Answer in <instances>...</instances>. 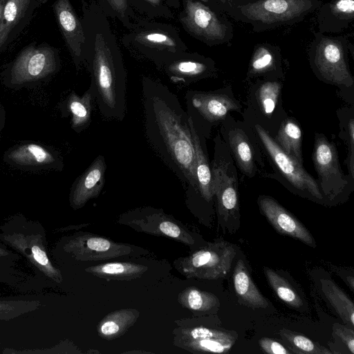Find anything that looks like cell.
Instances as JSON below:
<instances>
[{"instance_id": "cell-1", "label": "cell", "mask_w": 354, "mask_h": 354, "mask_svg": "<svg viewBox=\"0 0 354 354\" xmlns=\"http://www.w3.org/2000/svg\"><path fill=\"white\" fill-rule=\"evenodd\" d=\"M143 127L151 147L187 186H195V152L187 112L165 85L144 79Z\"/></svg>"}, {"instance_id": "cell-2", "label": "cell", "mask_w": 354, "mask_h": 354, "mask_svg": "<svg viewBox=\"0 0 354 354\" xmlns=\"http://www.w3.org/2000/svg\"><path fill=\"white\" fill-rule=\"evenodd\" d=\"M91 84L100 114L122 121L127 111L126 75L102 34H96L91 64Z\"/></svg>"}, {"instance_id": "cell-3", "label": "cell", "mask_w": 354, "mask_h": 354, "mask_svg": "<svg viewBox=\"0 0 354 354\" xmlns=\"http://www.w3.org/2000/svg\"><path fill=\"white\" fill-rule=\"evenodd\" d=\"M323 3L322 0H257L225 13L235 21L250 24L254 32H263L301 22Z\"/></svg>"}, {"instance_id": "cell-4", "label": "cell", "mask_w": 354, "mask_h": 354, "mask_svg": "<svg viewBox=\"0 0 354 354\" xmlns=\"http://www.w3.org/2000/svg\"><path fill=\"white\" fill-rule=\"evenodd\" d=\"M313 35L308 57L315 73L327 82L352 86L353 78L348 62V53L353 45L348 38L319 32Z\"/></svg>"}, {"instance_id": "cell-5", "label": "cell", "mask_w": 354, "mask_h": 354, "mask_svg": "<svg viewBox=\"0 0 354 354\" xmlns=\"http://www.w3.org/2000/svg\"><path fill=\"white\" fill-rule=\"evenodd\" d=\"M218 12L201 1L186 0L181 20L190 33L207 45L230 46L234 38V27Z\"/></svg>"}, {"instance_id": "cell-6", "label": "cell", "mask_w": 354, "mask_h": 354, "mask_svg": "<svg viewBox=\"0 0 354 354\" xmlns=\"http://www.w3.org/2000/svg\"><path fill=\"white\" fill-rule=\"evenodd\" d=\"M236 255L234 246L227 241L211 243L181 261V272L187 277L217 279L230 270Z\"/></svg>"}, {"instance_id": "cell-7", "label": "cell", "mask_w": 354, "mask_h": 354, "mask_svg": "<svg viewBox=\"0 0 354 354\" xmlns=\"http://www.w3.org/2000/svg\"><path fill=\"white\" fill-rule=\"evenodd\" d=\"M313 160L322 194L330 200L335 199L344 191L348 182L340 168L335 146L323 135L315 136Z\"/></svg>"}, {"instance_id": "cell-8", "label": "cell", "mask_w": 354, "mask_h": 354, "mask_svg": "<svg viewBox=\"0 0 354 354\" xmlns=\"http://www.w3.org/2000/svg\"><path fill=\"white\" fill-rule=\"evenodd\" d=\"M256 131L272 161L289 183L296 189L306 192L318 200L322 199L317 182L302 165L285 153L261 126L256 125Z\"/></svg>"}, {"instance_id": "cell-9", "label": "cell", "mask_w": 354, "mask_h": 354, "mask_svg": "<svg viewBox=\"0 0 354 354\" xmlns=\"http://www.w3.org/2000/svg\"><path fill=\"white\" fill-rule=\"evenodd\" d=\"M185 101L186 112L198 131L224 119L229 111L240 109L236 100L222 93L187 91Z\"/></svg>"}, {"instance_id": "cell-10", "label": "cell", "mask_w": 354, "mask_h": 354, "mask_svg": "<svg viewBox=\"0 0 354 354\" xmlns=\"http://www.w3.org/2000/svg\"><path fill=\"white\" fill-rule=\"evenodd\" d=\"M0 239L23 254L34 266L46 277L57 283L63 281L59 269L49 259L43 234L27 232H12L0 234Z\"/></svg>"}, {"instance_id": "cell-11", "label": "cell", "mask_w": 354, "mask_h": 354, "mask_svg": "<svg viewBox=\"0 0 354 354\" xmlns=\"http://www.w3.org/2000/svg\"><path fill=\"white\" fill-rule=\"evenodd\" d=\"M64 250L80 261H100L129 255L133 252L130 245L112 241L90 234L71 237Z\"/></svg>"}, {"instance_id": "cell-12", "label": "cell", "mask_w": 354, "mask_h": 354, "mask_svg": "<svg viewBox=\"0 0 354 354\" xmlns=\"http://www.w3.org/2000/svg\"><path fill=\"white\" fill-rule=\"evenodd\" d=\"M236 340L231 333L203 326L180 328L175 344L191 352L225 353Z\"/></svg>"}, {"instance_id": "cell-13", "label": "cell", "mask_w": 354, "mask_h": 354, "mask_svg": "<svg viewBox=\"0 0 354 354\" xmlns=\"http://www.w3.org/2000/svg\"><path fill=\"white\" fill-rule=\"evenodd\" d=\"M258 204L261 212L279 233L298 239L313 248L316 246L307 228L273 198L261 196Z\"/></svg>"}, {"instance_id": "cell-14", "label": "cell", "mask_w": 354, "mask_h": 354, "mask_svg": "<svg viewBox=\"0 0 354 354\" xmlns=\"http://www.w3.org/2000/svg\"><path fill=\"white\" fill-rule=\"evenodd\" d=\"M106 164L102 155L97 156L77 179L71 194L74 209L83 207L89 200L98 196L104 187Z\"/></svg>"}, {"instance_id": "cell-15", "label": "cell", "mask_w": 354, "mask_h": 354, "mask_svg": "<svg viewBox=\"0 0 354 354\" xmlns=\"http://www.w3.org/2000/svg\"><path fill=\"white\" fill-rule=\"evenodd\" d=\"M211 168L218 213L227 218L239 211L236 180L229 173L223 161L214 158Z\"/></svg>"}, {"instance_id": "cell-16", "label": "cell", "mask_w": 354, "mask_h": 354, "mask_svg": "<svg viewBox=\"0 0 354 354\" xmlns=\"http://www.w3.org/2000/svg\"><path fill=\"white\" fill-rule=\"evenodd\" d=\"M188 120L195 152L196 183L194 187L187 189V192L198 194L204 201L209 203L212 201L214 196L212 168L207 155L203 135L196 128L189 116Z\"/></svg>"}, {"instance_id": "cell-17", "label": "cell", "mask_w": 354, "mask_h": 354, "mask_svg": "<svg viewBox=\"0 0 354 354\" xmlns=\"http://www.w3.org/2000/svg\"><path fill=\"white\" fill-rule=\"evenodd\" d=\"M318 32L322 34L340 33L354 21V0H330L318 8Z\"/></svg>"}, {"instance_id": "cell-18", "label": "cell", "mask_w": 354, "mask_h": 354, "mask_svg": "<svg viewBox=\"0 0 354 354\" xmlns=\"http://www.w3.org/2000/svg\"><path fill=\"white\" fill-rule=\"evenodd\" d=\"M53 8L66 44L78 65L85 43L82 24L68 0H57Z\"/></svg>"}, {"instance_id": "cell-19", "label": "cell", "mask_w": 354, "mask_h": 354, "mask_svg": "<svg viewBox=\"0 0 354 354\" xmlns=\"http://www.w3.org/2000/svg\"><path fill=\"white\" fill-rule=\"evenodd\" d=\"M35 0H6L0 26V47L11 41L28 20Z\"/></svg>"}, {"instance_id": "cell-20", "label": "cell", "mask_w": 354, "mask_h": 354, "mask_svg": "<svg viewBox=\"0 0 354 354\" xmlns=\"http://www.w3.org/2000/svg\"><path fill=\"white\" fill-rule=\"evenodd\" d=\"M166 70L173 82L187 85L212 75L215 67L213 61L202 58L173 62L167 66Z\"/></svg>"}, {"instance_id": "cell-21", "label": "cell", "mask_w": 354, "mask_h": 354, "mask_svg": "<svg viewBox=\"0 0 354 354\" xmlns=\"http://www.w3.org/2000/svg\"><path fill=\"white\" fill-rule=\"evenodd\" d=\"M282 55L279 46L269 43L257 44L253 50L248 69V77L276 73L281 69Z\"/></svg>"}, {"instance_id": "cell-22", "label": "cell", "mask_w": 354, "mask_h": 354, "mask_svg": "<svg viewBox=\"0 0 354 354\" xmlns=\"http://www.w3.org/2000/svg\"><path fill=\"white\" fill-rule=\"evenodd\" d=\"M233 284L237 297L244 304L255 308H266L268 306L266 298L255 286L242 259L236 263Z\"/></svg>"}, {"instance_id": "cell-23", "label": "cell", "mask_w": 354, "mask_h": 354, "mask_svg": "<svg viewBox=\"0 0 354 354\" xmlns=\"http://www.w3.org/2000/svg\"><path fill=\"white\" fill-rule=\"evenodd\" d=\"M55 58L54 51L50 48L29 46L19 57L16 68L20 73L37 77L55 66Z\"/></svg>"}, {"instance_id": "cell-24", "label": "cell", "mask_w": 354, "mask_h": 354, "mask_svg": "<svg viewBox=\"0 0 354 354\" xmlns=\"http://www.w3.org/2000/svg\"><path fill=\"white\" fill-rule=\"evenodd\" d=\"M140 313L136 309L125 308L106 315L97 326L98 335L111 340L124 334L137 321Z\"/></svg>"}, {"instance_id": "cell-25", "label": "cell", "mask_w": 354, "mask_h": 354, "mask_svg": "<svg viewBox=\"0 0 354 354\" xmlns=\"http://www.w3.org/2000/svg\"><path fill=\"white\" fill-rule=\"evenodd\" d=\"M68 108L72 115V123L74 129L80 132L86 129L91 122V118L95 93L93 85L91 83L88 88L82 96L73 93L68 102Z\"/></svg>"}, {"instance_id": "cell-26", "label": "cell", "mask_w": 354, "mask_h": 354, "mask_svg": "<svg viewBox=\"0 0 354 354\" xmlns=\"http://www.w3.org/2000/svg\"><path fill=\"white\" fill-rule=\"evenodd\" d=\"M148 268L129 262H109L85 269L95 277L106 279L129 280L141 277Z\"/></svg>"}, {"instance_id": "cell-27", "label": "cell", "mask_w": 354, "mask_h": 354, "mask_svg": "<svg viewBox=\"0 0 354 354\" xmlns=\"http://www.w3.org/2000/svg\"><path fill=\"white\" fill-rule=\"evenodd\" d=\"M322 291L342 320L352 328L354 327V305L351 299L333 281L322 279Z\"/></svg>"}, {"instance_id": "cell-28", "label": "cell", "mask_w": 354, "mask_h": 354, "mask_svg": "<svg viewBox=\"0 0 354 354\" xmlns=\"http://www.w3.org/2000/svg\"><path fill=\"white\" fill-rule=\"evenodd\" d=\"M228 140L240 169L248 176H252L254 173V152L247 136L239 129L232 130Z\"/></svg>"}, {"instance_id": "cell-29", "label": "cell", "mask_w": 354, "mask_h": 354, "mask_svg": "<svg viewBox=\"0 0 354 354\" xmlns=\"http://www.w3.org/2000/svg\"><path fill=\"white\" fill-rule=\"evenodd\" d=\"M277 143L289 156L302 165L301 131L292 120H286L280 126L276 136Z\"/></svg>"}, {"instance_id": "cell-30", "label": "cell", "mask_w": 354, "mask_h": 354, "mask_svg": "<svg viewBox=\"0 0 354 354\" xmlns=\"http://www.w3.org/2000/svg\"><path fill=\"white\" fill-rule=\"evenodd\" d=\"M178 301L185 308L197 312H209L217 308L220 303L212 292L189 287L178 295Z\"/></svg>"}, {"instance_id": "cell-31", "label": "cell", "mask_w": 354, "mask_h": 354, "mask_svg": "<svg viewBox=\"0 0 354 354\" xmlns=\"http://www.w3.org/2000/svg\"><path fill=\"white\" fill-rule=\"evenodd\" d=\"M263 272L269 285L281 300L295 308L303 306L301 297L285 278L266 266L263 267Z\"/></svg>"}, {"instance_id": "cell-32", "label": "cell", "mask_w": 354, "mask_h": 354, "mask_svg": "<svg viewBox=\"0 0 354 354\" xmlns=\"http://www.w3.org/2000/svg\"><path fill=\"white\" fill-rule=\"evenodd\" d=\"M279 335L295 353L299 354H331L327 348L310 339L288 329L279 330Z\"/></svg>"}, {"instance_id": "cell-33", "label": "cell", "mask_w": 354, "mask_h": 354, "mask_svg": "<svg viewBox=\"0 0 354 354\" xmlns=\"http://www.w3.org/2000/svg\"><path fill=\"white\" fill-rule=\"evenodd\" d=\"M41 304L38 300L0 299V321H9L36 310Z\"/></svg>"}, {"instance_id": "cell-34", "label": "cell", "mask_w": 354, "mask_h": 354, "mask_svg": "<svg viewBox=\"0 0 354 354\" xmlns=\"http://www.w3.org/2000/svg\"><path fill=\"white\" fill-rule=\"evenodd\" d=\"M281 84L277 81H267L260 85L257 100L262 112L270 116L275 109Z\"/></svg>"}, {"instance_id": "cell-35", "label": "cell", "mask_w": 354, "mask_h": 354, "mask_svg": "<svg viewBox=\"0 0 354 354\" xmlns=\"http://www.w3.org/2000/svg\"><path fill=\"white\" fill-rule=\"evenodd\" d=\"M158 232L161 234L178 239L185 243L193 244L194 240L187 232L182 229L175 222L167 219L163 216V219L158 225Z\"/></svg>"}, {"instance_id": "cell-36", "label": "cell", "mask_w": 354, "mask_h": 354, "mask_svg": "<svg viewBox=\"0 0 354 354\" xmlns=\"http://www.w3.org/2000/svg\"><path fill=\"white\" fill-rule=\"evenodd\" d=\"M334 333L342 340L348 351L354 353V331L352 328H347L338 323L333 326Z\"/></svg>"}, {"instance_id": "cell-37", "label": "cell", "mask_w": 354, "mask_h": 354, "mask_svg": "<svg viewBox=\"0 0 354 354\" xmlns=\"http://www.w3.org/2000/svg\"><path fill=\"white\" fill-rule=\"evenodd\" d=\"M259 344L261 349L270 354H290L292 351H288L279 342L268 338L263 337L259 340Z\"/></svg>"}, {"instance_id": "cell-38", "label": "cell", "mask_w": 354, "mask_h": 354, "mask_svg": "<svg viewBox=\"0 0 354 354\" xmlns=\"http://www.w3.org/2000/svg\"><path fill=\"white\" fill-rule=\"evenodd\" d=\"M24 151L30 155V158L38 163L49 162L53 158L44 148L37 145H28Z\"/></svg>"}, {"instance_id": "cell-39", "label": "cell", "mask_w": 354, "mask_h": 354, "mask_svg": "<svg viewBox=\"0 0 354 354\" xmlns=\"http://www.w3.org/2000/svg\"><path fill=\"white\" fill-rule=\"evenodd\" d=\"M142 39L145 41L153 44H158L166 46H174V41L169 36L159 33V32H151L143 36Z\"/></svg>"}, {"instance_id": "cell-40", "label": "cell", "mask_w": 354, "mask_h": 354, "mask_svg": "<svg viewBox=\"0 0 354 354\" xmlns=\"http://www.w3.org/2000/svg\"><path fill=\"white\" fill-rule=\"evenodd\" d=\"M353 120H351L348 124V168L352 178H354V127Z\"/></svg>"}, {"instance_id": "cell-41", "label": "cell", "mask_w": 354, "mask_h": 354, "mask_svg": "<svg viewBox=\"0 0 354 354\" xmlns=\"http://www.w3.org/2000/svg\"><path fill=\"white\" fill-rule=\"evenodd\" d=\"M220 8L221 12H225L227 10L234 7L244 5L257 0H213Z\"/></svg>"}, {"instance_id": "cell-42", "label": "cell", "mask_w": 354, "mask_h": 354, "mask_svg": "<svg viewBox=\"0 0 354 354\" xmlns=\"http://www.w3.org/2000/svg\"><path fill=\"white\" fill-rule=\"evenodd\" d=\"M111 7L122 16L124 15L127 8V0H106Z\"/></svg>"}, {"instance_id": "cell-43", "label": "cell", "mask_w": 354, "mask_h": 354, "mask_svg": "<svg viewBox=\"0 0 354 354\" xmlns=\"http://www.w3.org/2000/svg\"><path fill=\"white\" fill-rule=\"evenodd\" d=\"M201 2L204 3L205 4L207 5L214 10L221 12V9L218 6V5L213 1V0H200Z\"/></svg>"}, {"instance_id": "cell-44", "label": "cell", "mask_w": 354, "mask_h": 354, "mask_svg": "<svg viewBox=\"0 0 354 354\" xmlns=\"http://www.w3.org/2000/svg\"><path fill=\"white\" fill-rule=\"evenodd\" d=\"M6 1V0H0V26H1V17H2L3 10Z\"/></svg>"}, {"instance_id": "cell-45", "label": "cell", "mask_w": 354, "mask_h": 354, "mask_svg": "<svg viewBox=\"0 0 354 354\" xmlns=\"http://www.w3.org/2000/svg\"><path fill=\"white\" fill-rule=\"evenodd\" d=\"M7 254H8V252L0 247V257L6 256Z\"/></svg>"}, {"instance_id": "cell-46", "label": "cell", "mask_w": 354, "mask_h": 354, "mask_svg": "<svg viewBox=\"0 0 354 354\" xmlns=\"http://www.w3.org/2000/svg\"><path fill=\"white\" fill-rule=\"evenodd\" d=\"M147 1H150L151 3H155V4L158 3V0H147Z\"/></svg>"}]
</instances>
